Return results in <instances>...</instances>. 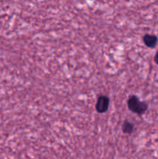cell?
Wrapping results in <instances>:
<instances>
[{
    "mask_svg": "<svg viewBox=\"0 0 158 159\" xmlns=\"http://www.w3.org/2000/svg\"><path fill=\"white\" fill-rule=\"evenodd\" d=\"M109 106V99L105 96H100L98 98L97 102H96V110L99 113H102L107 111Z\"/></svg>",
    "mask_w": 158,
    "mask_h": 159,
    "instance_id": "7a4b0ae2",
    "label": "cell"
},
{
    "mask_svg": "<svg viewBox=\"0 0 158 159\" xmlns=\"http://www.w3.org/2000/svg\"><path fill=\"white\" fill-rule=\"evenodd\" d=\"M128 108L136 114H143L147 110V105L146 102H141L136 96H130L128 99Z\"/></svg>",
    "mask_w": 158,
    "mask_h": 159,
    "instance_id": "6da1fadb",
    "label": "cell"
},
{
    "mask_svg": "<svg viewBox=\"0 0 158 159\" xmlns=\"http://www.w3.org/2000/svg\"><path fill=\"white\" fill-rule=\"evenodd\" d=\"M133 125L129 121H125L122 125V130L125 134H131L133 131Z\"/></svg>",
    "mask_w": 158,
    "mask_h": 159,
    "instance_id": "277c9868",
    "label": "cell"
},
{
    "mask_svg": "<svg viewBox=\"0 0 158 159\" xmlns=\"http://www.w3.org/2000/svg\"><path fill=\"white\" fill-rule=\"evenodd\" d=\"M143 42L148 48H154L157 43V37L151 34H146L143 37Z\"/></svg>",
    "mask_w": 158,
    "mask_h": 159,
    "instance_id": "3957f363",
    "label": "cell"
},
{
    "mask_svg": "<svg viewBox=\"0 0 158 159\" xmlns=\"http://www.w3.org/2000/svg\"><path fill=\"white\" fill-rule=\"evenodd\" d=\"M154 61H155V62H156V64H157V65H158V51H156V54H155Z\"/></svg>",
    "mask_w": 158,
    "mask_h": 159,
    "instance_id": "5b68a950",
    "label": "cell"
}]
</instances>
